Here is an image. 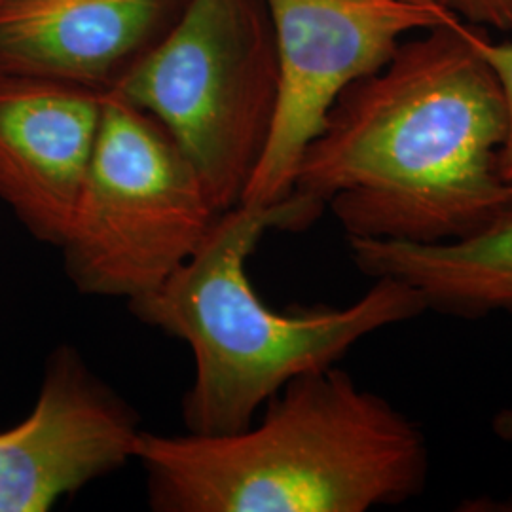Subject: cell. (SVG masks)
I'll list each match as a JSON object with an SVG mask.
<instances>
[{"mask_svg":"<svg viewBox=\"0 0 512 512\" xmlns=\"http://www.w3.org/2000/svg\"><path fill=\"white\" fill-rule=\"evenodd\" d=\"M179 0H4L0 74L109 92Z\"/></svg>","mask_w":512,"mask_h":512,"instance_id":"obj_9","label":"cell"},{"mask_svg":"<svg viewBox=\"0 0 512 512\" xmlns=\"http://www.w3.org/2000/svg\"><path fill=\"white\" fill-rule=\"evenodd\" d=\"M456 16L478 27L512 29V0H442Z\"/></svg>","mask_w":512,"mask_h":512,"instance_id":"obj_12","label":"cell"},{"mask_svg":"<svg viewBox=\"0 0 512 512\" xmlns=\"http://www.w3.org/2000/svg\"><path fill=\"white\" fill-rule=\"evenodd\" d=\"M277 54L274 124L247 205L293 194L304 152L340 95L395 55L404 37L458 21L442 0H262Z\"/></svg>","mask_w":512,"mask_h":512,"instance_id":"obj_6","label":"cell"},{"mask_svg":"<svg viewBox=\"0 0 512 512\" xmlns=\"http://www.w3.org/2000/svg\"><path fill=\"white\" fill-rule=\"evenodd\" d=\"M325 209L293 192L272 205L222 211L160 289L128 302L141 323L192 349L196 370L183 399L188 433L230 435L249 427L294 378L338 365L370 334L427 311L420 293L393 277L374 279L348 306H268L247 260L268 232H304Z\"/></svg>","mask_w":512,"mask_h":512,"instance_id":"obj_3","label":"cell"},{"mask_svg":"<svg viewBox=\"0 0 512 512\" xmlns=\"http://www.w3.org/2000/svg\"><path fill=\"white\" fill-rule=\"evenodd\" d=\"M277 78L262 0H186L110 90L164 126L222 213L243 202L262 158Z\"/></svg>","mask_w":512,"mask_h":512,"instance_id":"obj_4","label":"cell"},{"mask_svg":"<svg viewBox=\"0 0 512 512\" xmlns=\"http://www.w3.org/2000/svg\"><path fill=\"white\" fill-rule=\"evenodd\" d=\"M103 93L0 74V202L33 238L57 249L92 160Z\"/></svg>","mask_w":512,"mask_h":512,"instance_id":"obj_8","label":"cell"},{"mask_svg":"<svg viewBox=\"0 0 512 512\" xmlns=\"http://www.w3.org/2000/svg\"><path fill=\"white\" fill-rule=\"evenodd\" d=\"M492 433L497 439L512 444V406L495 412L492 418Z\"/></svg>","mask_w":512,"mask_h":512,"instance_id":"obj_13","label":"cell"},{"mask_svg":"<svg viewBox=\"0 0 512 512\" xmlns=\"http://www.w3.org/2000/svg\"><path fill=\"white\" fill-rule=\"evenodd\" d=\"M156 512H366L425 492L429 444L380 393L329 366L302 374L230 435L141 431Z\"/></svg>","mask_w":512,"mask_h":512,"instance_id":"obj_2","label":"cell"},{"mask_svg":"<svg viewBox=\"0 0 512 512\" xmlns=\"http://www.w3.org/2000/svg\"><path fill=\"white\" fill-rule=\"evenodd\" d=\"M139 412L63 344L46 361L37 403L0 431V512H46L135 459Z\"/></svg>","mask_w":512,"mask_h":512,"instance_id":"obj_7","label":"cell"},{"mask_svg":"<svg viewBox=\"0 0 512 512\" xmlns=\"http://www.w3.org/2000/svg\"><path fill=\"white\" fill-rule=\"evenodd\" d=\"M2 2H4V0H0V4H2Z\"/></svg>","mask_w":512,"mask_h":512,"instance_id":"obj_14","label":"cell"},{"mask_svg":"<svg viewBox=\"0 0 512 512\" xmlns=\"http://www.w3.org/2000/svg\"><path fill=\"white\" fill-rule=\"evenodd\" d=\"M473 40L478 52L484 55V59L492 67L503 93L507 128H505V139L497 154V171L501 181L512 190V42H495L478 25L473 33Z\"/></svg>","mask_w":512,"mask_h":512,"instance_id":"obj_11","label":"cell"},{"mask_svg":"<svg viewBox=\"0 0 512 512\" xmlns=\"http://www.w3.org/2000/svg\"><path fill=\"white\" fill-rule=\"evenodd\" d=\"M348 247L359 272L404 281L420 293L427 311L463 319L512 315V211L458 241L348 238Z\"/></svg>","mask_w":512,"mask_h":512,"instance_id":"obj_10","label":"cell"},{"mask_svg":"<svg viewBox=\"0 0 512 512\" xmlns=\"http://www.w3.org/2000/svg\"><path fill=\"white\" fill-rule=\"evenodd\" d=\"M458 19L403 42L340 95L293 192L329 207L346 238L446 243L512 211L497 154L501 86Z\"/></svg>","mask_w":512,"mask_h":512,"instance_id":"obj_1","label":"cell"},{"mask_svg":"<svg viewBox=\"0 0 512 512\" xmlns=\"http://www.w3.org/2000/svg\"><path fill=\"white\" fill-rule=\"evenodd\" d=\"M219 211L164 126L116 92L103 93L92 160L61 243L86 296L135 300L194 255Z\"/></svg>","mask_w":512,"mask_h":512,"instance_id":"obj_5","label":"cell"}]
</instances>
